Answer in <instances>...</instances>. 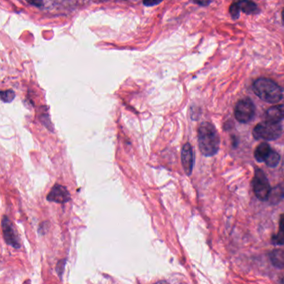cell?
<instances>
[{
	"label": "cell",
	"instance_id": "cell-3",
	"mask_svg": "<svg viewBox=\"0 0 284 284\" xmlns=\"http://www.w3.org/2000/svg\"><path fill=\"white\" fill-rule=\"evenodd\" d=\"M283 127L280 123H273L265 121L258 124L254 127L253 134L258 140L273 141L281 137Z\"/></svg>",
	"mask_w": 284,
	"mask_h": 284
},
{
	"label": "cell",
	"instance_id": "cell-22",
	"mask_svg": "<svg viewBox=\"0 0 284 284\" xmlns=\"http://www.w3.org/2000/svg\"><path fill=\"white\" fill-rule=\"evenodd\" d=\"M168 284L166 281H160L157 282V283H156V284Z\"/></svg>",
	"mask_w": 284,
	"mask_h": 284
},
{
	"label": "cell",
	"instance_id": "cell-14",
	"mask_svg": "<svg viewBox=\"0 0 284 284\" xmlns=\"http://www.w3.org/2000/svg\"><path fill=\"white\" fill-rule=\"evenodd\" d=\"M273 242L277 245L284 244V215H282L280 219L279 232L273 237Z\"/></svg>",
	"mask_w": 284,
	"mask_h": 284
},
{
	"label": "cell",
	"instance_id": "cell-23",
	"mask_svg": "<svg viewBox=\"0 0 284 284\" xmlns=\"http://www.w3.org/2000/svg\"><path fill=\"white\" fill-rule=\"evenodd\" d=\"M282 19H283V23H284V10H283V13H282Z\"/></svg>",
	"mask_w": 284,
	"mask_h": 284
},
{
	"label": "cell",
	"instance_id": "cell-16",
	"mask_svg": "<svg viewBox=\"0 0 284 284\" xmlns=\"http://www.w3.org/2000/svg\"><path fill=\"white\" fill-rule=\"evenodd\" d=\"M15 97V93L13 90L3 91L1 93V99L4 102H11Z\"/></svg>",
	"mask_w": 284,
	"mask_h": 284
},
{
	"label": "cell",
	"instance_id": "cell-12",
	"mask_svg": "<svg viewBox=\"0 0 284 284\" xmlns=\"http://www.w3.org/2000/svg\"><path fill=\"white\" fill-rule=\"evenodd\" d=\"M284 189L280 187V186H278V187H275V188L271 190L268 200L272 204H276V203H279V201H281L284 199Z\"/></svg>",
	"mask_w": 284,
	"mask_h": 284
},
{
	"label": "cell",
	"instance_id": "cell-8",
	"mask_svg": "<svg viewBox=\"0 0 284 284\" xmlns=\"http://www.w3.org/2000/svg\"><path fill=\"white\" fill-rule=\"evenodd\" d=\"M182 165L187 175H191L194 166V154L193 147L189 143H186L182 149Z\"/></svg>",
	"mask_w": 284,
	"mask_h": 284
},
{
	"label": "cell",
	"instance_id": "cell-2",
	"mask_svg": "<svg viewBox=\"0 0 284 284\" xmlns=\"http://www.w3.org/2000/svg\"><path fill=\"white\" fill-rule=\"evenodd\" d=\"M254 92L262 101L277 103L283 99L284 93L276 82L268 78H259L254 83Z\"/></svg>",
	"mask_w": 284,
	"mask_h": 284
},
{
	"label": "cell",
	"instance_id": "cell-15",
	"mask_svg": "<svg viewBox=\"0 0 284 284\" xmlns=\"http://www.w3.org/2000/svg\"><path fill=\"white\" fill-rule=\"evenodd\" d=\"M279 162H280V156L279 154L274 150H271L270 153L268 155V157L266 159L265 161V163L266 165L269 167H276L278 165H279Z\"/></svg>",
	"mask_w": 284,
	"mask_h": 284
},
{
	"label": "cell",
	"instance_id": "cell-10",
	"mask_svg": "<svg viewBox=\"0 0 284 284\" xmlns=\"http://www.w3.org/2000/svg\"><path fill=\"white\" fill-rule=\"evenodd\" d=\"M270 145H268V143H261L255 150L254 152V157L258 162H263L266 161V159L268 157V155L271 152Z\"/></svg>",
	"mask_w": 284,
	"mask_h": 284
},
{
	"label": "cell",
	"instance_id": "cell-9",
	"mask_svg": "<svg viewBox=\"0 0 284 284\" xmlns=\"http://www.w3.org/2000/svg\"><path fill=\"white\" fill-rule=\"evenodd\" d=\"M266 121L280 123L284 119V105H276L268 108L265 113Z\"/></svg>",
	"mask_w": 284,
	"mask_h": 284
},
{
	"label": "cell",
	"instance_id": "cell-19",
	"mask_svg": "<svg viewBox=\"0 0 284 284\" xmlns=\"http://www.w3.org/2000/svg\"><path fill=\"white\" fill-rule=\"evenodd\" d=\"M163 0H144V4L146 6H155L160 3Z\"/></svg>",
	"mask_w": 284,
	"mask_h": 284
},
{
	"label": "cell",
	"instance_id": "cell-11",
	"mask_svg": "<svg viewBox=\"0 0 284 284\" xmlns=\"http://www.w3.org/2000/svg\"><path fill=\"white\" fill-rule=\"evenodd\" d=\"M240 10L247 14H255L258 11V5L250 0H239L237 2Z\"/></svg>",
	"mask_w": 284,
	"mask_h": 284
},
{
	"label": "cell",
	"instance_id": "cell-18",
	"mask_svg": "<svg viewBox=\"0 0 284 284\" xmlns=\"http://www.w3.org/2000/svg\"><path fill=\"white\" fill-rule=\"evenodd\" d=\"M65 263H66V260H62L58 261V264H57V273H58V276L62 278V274L64 273V268H65Z\"/></svg>",
	"mask_w": 284,
	"mask_h": 284
},
{
	"label": "cell",
	"instance_id": "cell-21",
	"mask_svg": "<svg viewBox=\"0 0 284 284\" xmlns=\"http://www.w3.org/2000/svg\"><path fill=\"white\" fill-rule=\"evenodd\" d=\"M27 1L32 5L36 6V7L43 6V0H27Z\"/></svg>",
	"mask_w": 284,
	"mask_h": 284
},
{
	"label": "cell",
	"instance_id": "cell-1",
	"mask_svg": "<svg viewBox=\"0 0 284 284\" xmlns=\"http://www.w3.org/2000/svg\"><path fill=\"white\" fill-rule=\"evenodd\" d=\"M199 150L205 156H212L218 153L220 138L214 126L209 122L202 123L198 131Z\"/></svg>",
	"mask_w": 284,
	"mask_h": 284
},
{
	"label": "cell",
	"instance_id": "cell-6",
	"mask_svg": "<svg viewBox=\"0 0 284 284\" xmlns=\"http://www.w3.org/2000/svg\"><path fill=\"white\" fill-rule=\"evenodd\" d=\"M2 230L6 243H8V245L14 247V249H20L21 247L20 238L14 230V225L6 216H3L2 219Z\"/></svg>",
	"mask_w": 284,
	"mask_h": 284
},
{
	"label": "cell",
	"instance_id": "cell-20",
	"mask_svg": "<svg viewBox=\"0 0 284 284\" xmlns=\"http://www.w3.org/2000/svg\"><path fill=\"white\" fill-rule=\"evenodd\" d=\"M190 1L201 6H207L211 3V0H190Z\"/></svg>",
	"mask_w": 284,
	"mask_h": 284
},
{
	"label": "cell",
	"instance_id": "cell-7",
	"mask_svg": "<svg viewBox=\"0 0 284 284\" xmlns=\"http://www.w3.org/2000/svg\"><path fill=\"white\" fill-rule=\"evenodd\" d=\"M47 200L50 202L64 204L70 200V194L64 186L55 185L48 194Z\"/></svg>",
	"mask_w": 284,
	"mask_h": 284
},
{
	"label": "cell",
	"instance_id": "cell-13",
	"mask_svg": "<svg viewBox=\"0 0 284 284\" xmlns=\"http://www.w3.org/2000/svg\"><path fill=\"white\" fill-rule=\"evenodd\" d=\"M271 260L274 266L278 268L284 267V252L282 250H274L271 254Z\"/></svg>",
	"mask_w": 284,
	"mask_h": 284
},
{
	"label": "cell",
	"instance_id": "cell-24",
	"mask_svg": "<svg viewBox=\"0 0 284 284\" xmlns=\"http://www.w3.org/2000/svg\"><path fill=\"white\" fill-rule=\"evenodd\" d=\"M283 284H284V279H283Z\"/></svg>",
	"mask_w": 284,
	"mask_h": 284
},
{
	"label": "cell",
	"instance_id": "cell-17",
	"mask_svg": "<svg viewBox=\"0 0 284 284\" xmlns=\"http://www.w3.org/2000/svg\"><path fill=\"white\" fill-rule=\"evenodd\" d=\"M229 12L232 16L233 20H237L239 18V12H240V8L237 3H233L232 5L230 6L229 8Z\"/></svg>",
	"mask_w": 284,
	"mask_h": 284
},
{
	"label": "cell",
	"instance_id": "cell-4",
	"mask_svg": "<svg viewBox=\"0 0 284 284\" xmlns=\"http://www.w3.org/2000/svg\"><path fill=\"white\" fill-rule=\"evenodd\" d=\"M252 186L254 189V194L258 200L262 201L268 200L272 189H271L268 178L265 175L262 169H256L255 170V175H254Z\"/></svg>",
	"mask_w": 284,
	"mask_h": 284
},
{
	"label": "cell",
	"instance_id": "cell-5",
	"mask_svg": "<svg viewBox=\"0 0 284 284\" xmlns=\"http://www.w3.org/2000/svg\"><path fill=\"white\" fill-rule=\"evenodd\" d=\"M255 111V106L251 99H242L235 107V118L239 122L248 123L254 118Z\"/></svg>",
	"mask_w": 284,
	"mask_h": 284
}]
</instances>
